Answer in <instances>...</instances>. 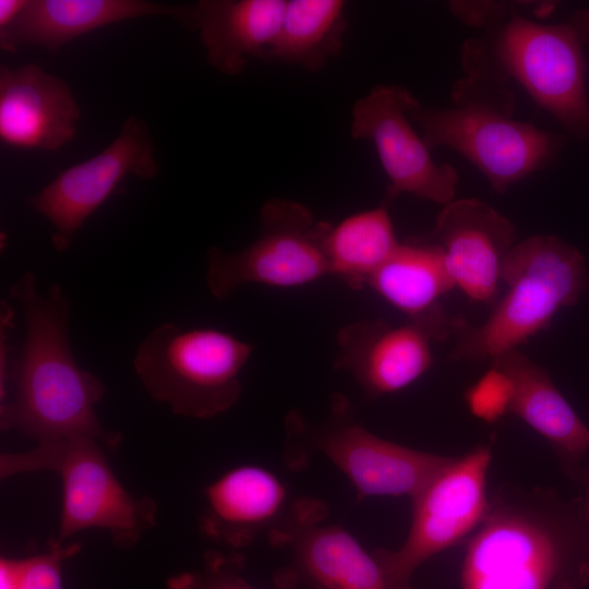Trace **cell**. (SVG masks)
Returning a JSON list of instances; mask_svg holds the SVG:
<instances>
[{
  "label": "cell",
  "instance_id": "cell-16",
  "mask_svg": "<svg viewBox=\"0 0 589 589\" xmlns=\"http://www.w3.org/2000/svg\"><path fill=\"white\" fill-rule=\"evenodd\" d=\"M80 108L69 85L34 63L0 68V140L5 146L56 151L76 133Z\"/></svg>",
  "mask_w": 589,
  "mask_h": 589
},
{
  "label": "cell",
  "instance_id": "cell-2",
  "mask_svg": "<svg viewBox=\"0 0 589 589\" xmlns=\"http://www.w3.org/2000/svg\"><path fill=\"white\" fill-rule=\"evenodd\" d=\"M24 315L26 332L17 357L11 362L12 398L0 406L2 430H14L38 443L91 436L108 448L121 435L107 432L95 406L105 396L103 382L79 366L69 336L70 301L58 284L47 293L38 290L32 272L10 287Z\"/></svg>",
  "mask_w": 589,
  "mask_h": 589
},
{
  "label": "cell",
  "instance_id": "cell-15",
  "mask_svg": "<svg viewBox=\"0 0 589 589\" xmlns=\"http://www.w3.org/2000/svg\"><path fill=\"white\" fill-rule=\"evenodd\" d=\"M515 239L512 221L474 197L443 205L433 230V242L442 250L454 286L474 302H489L495 296Z\"/></svg>",
  "mask_w": 589,
  "mask_h": 589
},
{
  "label": "cell",
  "instance_id": "cell-3",
  "mask_svg": "<svg viewBox=\"0 0 589 589\" xmlns=\"http://www.w3.org/2000/svg\"><path fill=\"white\" fill-rule=\"evenodd\" d=\"M589 11L567 21L540 23L517 11L467 39L460 49L466 74L520 84L534 103L576 136L589 135L584 46Z\"/></svg>",
  "mask_w": 589,
  "mask_h": 589
},
{
  "label": "cell",
  "instance_id": "cell-17",
  "mask_svg": "<svg viewBox=\"0 0 589 589\" xmlns=\"http://www.w3.org/2000/svg\"><path fill=\"white\" fill-rule=\"evenodd\" d=\"M287 496L285 483L269 469L254 464L233 467L205 486L199 528L215 542L245 546L281 520Z\"/></svg>",
  "mask_w": 589,
  "mask_h": 589
},
{
  "label": "cell",
  "instance_id": "cell-10",
  "mask_svg": "<svg viewBox=\"0 0 589 589\" xmlns=\"http://www.w3.org/2000/svg\"><path fill=\"white\" fill-rule=\"evenodd\" d=\"M490 445L453 457L412 501L404 543L394 551H373L388 589H413L414 572L432 556L459 543L483 520L490 496L486 478Z\"/></svg>",
  "mask_w": 589,
  "mask_h": 589
},
{
  "label": "cell",
  "instance_id": "cell-9",
  "mask_svg": "<svg viewBox=\"0 0 589 589\" xmlns=\"http://www.w3.org/2000/svg\"><path fill=\"white\" fill-rule=\"evenodd\" d=\"M260 232L247 248L206 253L205 280L216 299H225L247 284L293 288L329 275L325 238L330 223L316 220L305 205L280 197L260 209Z\"/></svg>",
  "mask_w": 589,
  "mask_h": 589
},
{
  "label": "cell",
  "instance_id": "cell-24",
  "mask_svg": "<svg viewBox=\"0 0 589 589\" xmlns=\"http://www.w3.org/2000/svg\"><path fill=\"white\" fill-rule=\"evenodd\" d=\"M243 560L238 554L209 551L201 569L170 576L168 589H255L242 576Z\"/></svg>",
  "mask_w": 589,
  "mask_h": 589
},
{
  "label": "cell",
  "instance_id": "cell-14",
  "mask_svg": "<svg viewBox=\"0 0 589 589\" xmlns=\"http://www.w3.org/2000/svg\"><path fill=\"white\" fill-rule=\"evenodd\" d=\"M326 507L317 500H298L269 532L276 546L290 553L276 582H302L311 589H388L382 569L348 530L324 524Z\"/></svg>",
  "mask_w": 589,
  "mask_h": 589
},
{
  "label": "cell",
  "instance_id": "cell-29",
  "mask_svg": "<svg viewBox=\"0 0 589 589\" xmlns=\"http://www.w3.org/2000/svg\"><path fill=\"white\" fill-rule=\"evenodd\" d=\"M587 500H586V503L588 505V508H589V476H588V479H587Z\"/></svg>",
  "mask_w": 589,
  "mask_h": 589
},
{
  "label": "cell",
  "instance_id": "cell-27",
  "mask_svg": "<svg viewBox=\"0 0 589 589\" xmlns=\"http://www.w3.org/2000/svg\"><path fill=\"white\" fill-rule=\"evenodd\" d=\"M13 312L5 303H1V321H0V397L1 404L8 399V384L10 373L9 360V333L13 326Z\"/></svg>",
  "mask_w": 589,
  "mask_h": 589
},
{
  "label": "cell",
  "instance_id": "cell-11",
  "mask_svg": "<svg viewBox=\"0 0 589 589\" xmlns=\"http://www.w3.org/2000/svg\"><path fill=\"white\" fill-rule=\"evenodd\" d=\"M420 105L414 95L397 84L375 85L352 108L351 136L370 141L389 184L385 202L401 193L445 205L455 200L459 176L447 164H437L409 112Z\"/></svg>",
  "mask_w": 589,
  "mask_h": 589
},
{
  "label": "cell",
  "instance_id": "cell-5",
  "mask_svg": "<svg viewBox=\"0 0 589 589\" xmlns=\"http://www.w3.org/2000/svg\"><path fill=\"white\" fill-rule=\"evenodd\" d=\"M501 279L504 296L485 322L461 330L452 360L491 361L546 329L557 311L582 293L585 259L558 237L537 235L515 243Z\"/></svg>",
  "mask_w": 589,
  "mask_h": 589
},
{
  "label": "cell",
  "instance_id": "cell-20",
  "mask_svg": "<svg viewBox=\"0 0 589 589\" xmlns=\"http://www.w3.org/2000/svg\"><path fill=\"white\" fill-rule=\"evenodd\" d=\"M491 363L509 380L508 412L543 436L575 471L589 449V429L548 372L517 349L493 358Z\"/></svg>",
  "mask_w": 589,
  "mask_h": 589
},
{
  "label": "cell",
  "instance_id": "cell-21",
  "mask_svg": "<svg viewBox=\"0 0 589 589\" xmlns=\"http://www.w3.org/2000/svg\"><path fill=\"white\" fill-rule=\"evenodd\" d=\"M366 286L408 320L425 317L442 309L438 300L455 288L442 250L433 241L399 242Z\"/></svg>",
  "mask_w": 589,
  "mask_h": 589
},
{
  "label": "cell",
  "instance_id": "cell-26",
  "mask_svg": "<svg viewBox=\"0 0 589 589\" xmlns=\"http://www.w3.org/2000/svg\"><path fill=\"white\" fill-rule=\"evenodd\" d=\"M510 392L507 376L491 365V369L469 390V406L479 417L495 420L508 412Z\"/></svg>",
  "mask_w": 589,
  "mask_h": 589
},
{
  "label": "cell",
  "instance_id": "cell-25",
  "mask_svg": "<svg viewBox=\"0 0 589 589\" xmlns=\"http://www.w3.org/2000/svg\"><path fill=\"white\" fill-rule=\"evenodd\" d=\"M80 551L79 543H59L52 539L48 551L17 558L16 589H63V563Z\"/></svg>",
  "mask_w": 589,
  "mask_h": 589
},
{
  "label": "cell",
  "instance_id": "cell-6",
  "mask_svg": "<svg viewBox=\"0 0 589 589\" xmlns=\"http://www.w3.org/2000/svg\"><path fill=\"white\" fill-rule=\"evenodd\" d=\"M101 441L76 436L38 443L21 453L0 456V477L38 471L59 476L61 510L56 541L80 531H106L119 549H132L156 524L157 504L149 496H134L120 482Z\"/></svg>",
  "mask_w": 589,
  "mask_h": 589
},
{
  "label": "cell",
  "instance_id": "cell-8",
  "mask_svg": "<svg viewBox=\"0 0 589 589\" xmlns=\"http://www.w3.org/2000/svg\"><path fill=\"white\" fill-rule=\"evenodd\" d=\"M285 424L288 462L299 467L309 454L325 456L349 480L359 498H412L453 459L372 433L339 394L332 398L328 417L322 422L311 424L292 411Z\"/></svg>",
  "mask_w": 589,
  "mask_h": 589
},
{
  "label": "cell",
  "instance_id": "cell-7",
  "mask_svg": "<svg viewBox=\"0 0 589 589\" xmlns=\"http://www.w3.org/2000/svg\"><path fill=\"white\" fill-rule=\"evenodd\" d=\"M253 348L224 330L165 322L139 345L133 365L154 400L182 417L211 419L239 400Z\"/></svg>",
  "mask_w": 589,
  "mask_h": 589
},
{
  "label": "cell",
  "instance_id": "cell-1",
  "mask_svg": "<svg viewBox=\"0 0 589 589\" xmlns=\"http://www.w3.org/2000/svg\"><path fill=\"white\" fill-rule=\"evenodd\" d=\"M589 582V508L553 491L500 488L468 541L461 589H581Z\"/></svg>",
  "mask_w": 589,
  "mask_h": 589
},
{
  "label": "cell",
  "instance_id": "cell-12",
  "mask_svg": "<svg viewBox=\"0 0 589 589\" xmlns=\"http://www.w3.org/2000/svg\"><path fill=\"white\" fill-rule=\"evenodd\" d=\"M158 172L148 128L142 118L131 116L105 149L61 171L37 194L28 196L27 204L51 223V244L57 252H64L85 220L127 176L153 179Z\"/></svg>",
  "mask_w": 589,
  "mask_h": 589
},
{
  "label": "cell",
  "instance_id": "cell-13",
  "mask_svg": "<svg viewBox=\"0 0 589 589\" xmlns=\"http://www.w3.org/2000/svg\"><path fill=\"white\" fill-rule=\"evenodd\" d=\"M465 322L443 309L400 325L360 320L336 335L334 368L351 374L366 397L374 399L405 389L432 365V341L460 333Z\"/></svg>",
  "mask_w": 589,
  "mask_h": 589
},
{
  "label": "cell",
  "instance_id": "cell-18",
  "mask_svg": "<svg viewBox=\"0 0 589 589\" xmlns=\"http://www.w3.org/2000/svg\"><path fill=\"white\" fill-rule=\"evenodd\" d=\"M286 0H201L185 5L180 23L197 31L207 62L226 75H239L251 59H266L285 12Z\"/></svg>",
  "mask_w": 589,
  "mask_h": 589
},
{
  "label": "cell",
  "instance_id": "cell-23",
  "mask_svg": "<svg viewBox=\"0 0 589 589\" xmlns=\"http://www.w3.org/2000/svg\"><path fill=\"white\" fill-rule=\"evenodd\" d=\"M388 206L384 201L375 208L352 214L330 226L325 238L330 276L353 289L368 285L399 244Z\"/></svg>",
  "mask_w": 589,
  "mask_h": 589
},
{
  "label": "cell",
  "instance_id": "cell-22",
  "mask_svg": "<svg viewBox=\"0 0 589 589\" xmlns=\"http://www.w3.org/2000/svg\"><path fill=\"white\" fill-rule=\"evenodd\" d=\"M341 0H290L267 51L273 60L315 72L336 59L347 31Z\"/></svg>",
  "mask_w": 589,
  "mask_h": 589
},
{
  "label": "cell",
  "instance_id": "cell-4",
  "mask_svg": "<svg viewBox=\"0 0 589 589\" xmlns=\"http://www.w3.org/2000/svg\"><path fill=\"white\" fill-rule=\"evenodd\" d=\"M452 106L418 105L409 112L430 149L449 147L505 193L513 184L546 167L562 142L532 123L513 118L515 96L508 84L465 74L452 85Z\"/></svg>",
  "mask_w": 589,
  "mask_h": 589
},
{
  "label": "cell",
  "instance_id": "cell-19",
  "mask_svg": "<svg viewBox=\"0 0 589 589\" xmlns=\"http://www.w3.org/2000/svg\"><path fill=\"white\" fill-rule=\"evenodd\" d=\"M185 5L146 0H28L21 14L0 29V48L40 46L56 52L69 41L125 20L163 15L181 23Z\"/></svg>",
  "mask_w": 589,
  "mask_h": 589
},
{
  "label": "cell",
  "instance_id": "cell-28",
  "mask_svg": "<svg viewBox=\"0 0 589 589\" xmlns=\"http://www.w3.org/2000/svg\"><path fill=\"white\" fill-rule=\"evenodd\" d=\"M27 3L28 0H0V29L10 25Z\"/></svg>",
  "mask_w": 589,
  "mask_h": 589
}]
</instances>
